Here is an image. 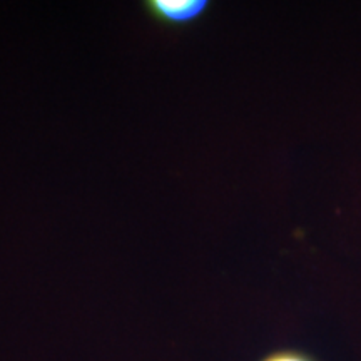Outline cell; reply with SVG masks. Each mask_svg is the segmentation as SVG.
I'll return each instance as SVG.
<instances>
[{"label": "cell", "mask_w": 361, "mask_h": 361, "mask_svg": "<svg viewBox=\"0 0 361 361\" xmlns=\"http://www.w3.org/2000/svg\"><path fill=\"white\" fill-rule=\"evenodd\" d=\"M207 0H146L144 12L152 22L164 29H186L201 20L209 11Z\"/></svg>", "instance_id": "1"}, {"label": "cell", "mask_w": 361, "mask_h": 361, "mask_svg": "<svg viewBox=\"0 0 361 361\" xmlns=\"http://www.w3.org/2000/svg\"><path fill=\"white\" fill-rule=\"evenodd\" d=\"M261 361H314L310 355L296 350H279L266 355Z\"/></svg>", "instance_id": "2"}]
</instances>
